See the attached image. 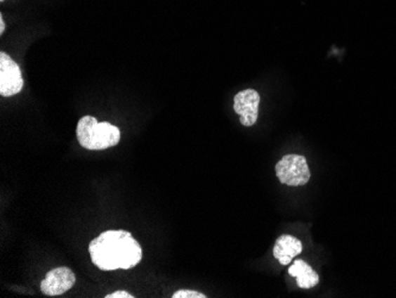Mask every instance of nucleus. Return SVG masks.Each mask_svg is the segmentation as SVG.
Here are the masks:
<instances>
[{
	"instance_id": "nucleus-8",
	"label": "nucleus",
	"mask_w": 396,
	"mask_h": 298,
	"mask_svg": "<svg viewBox=\"0 0 396 298\" xmlns=\"http://www.w3.org/2000/svg\"><path fill=\"white\" fill-rule=\"evenodd\" d=\"M289 275L297 279V285L301 289H311L319 283V276L304 260H296L289 268Z\"/></svg>"
},
{
	"instance_id": "nucleus-5",
	"label": "nucleus",
	"mask_w": 396,
	"mask_h": 298,
	"mask_svg": "<svg viewBox=\"0 0 396 298\" xmlns=\"http://www.w3.org/2000/svg\"><path fill=\"white\" fill-rule=\"evenodd\" d=\"M77 283V277L69 268H53L46 273L41 283V290L46 296H60L70 290Z\"/></svg>"
},
{
	"instance_id": "nucleus-7",
	"label": "nucleus",
	"mask_w": 396,
	"mask_h": 298,
	"mask_svg": "<svg viewBox=\"0 0 396 298\" xmlns=\"http://www.w3.org/2000/svg\"><path fill=\"white\" fill-rule=\"evenodd\" d=\"M303 252L301 241L293 235L284 234L275 242L273 254L282 265H290L292 259Z\"/></svg>"
},
{
	"instance_id": "nucleus-11",
	"label": "nucleus",
	"mask_w": 396,
	"mask_h": 298,
	"mask_svg": "<svg viewBox=\"0 0 396 298\" xmlns=\"http://www.w3.org/2000/svg\"><path fill=\"white\" fill-rule=\"evenodd\" d=\"M5 31V23H4V18H3V15H0V34H4Z\"/></svg>"
},
{
	"instance_id": "nucleus-4",
	"label": "nucleus",
	"mask_w": 396,
	"mask_h": 298,
	"mask_svg": "<svg viewBox=\"0 0 396 298\" xmlns=\"http://www.w3.org/2000/svg\"><path fill=\"white\" fill-rule=\"evenodd\" d=\"M24 79L20 65L6 53H0V94L12 96L23 89Z\"/></svg>"
},
{
	"instance_id": "nucleus-3",
	"label": "nucleus",
	"mask_w": 396,
	"mask_h": 298,
	"mask_svg": "<svg viewBox=\"0 0 396 298\" xmlns=\"http://www.w3.org/2000/svg\"><path fill=\"white\" fill-rule=\"evenodd\" d=\"M275 174L282 184L290 187H301L311 179L309 164L305 156L286 155L275 165Z\"/></svg>"
},
{
	"instance_id": "nucleus-1",
	"label": "nucleus",
	"mask_w": 396,
	"mask_h": 298,
	"mask_svg": "<svg viewBox=\"0 0 396 298\" xmlns=\"http://www.w3.org/2000/svg\"><path fill=\"white\" fill-rule=\"evenodd\" d=\"M93 264L103 271L128 270L139 264L143 250L133 235L126 231H107L89 244Z\"/></svg>"
},
{
	"instance_id": "nucleus-6",
	"label": "nucleus",
	"mask_w": 396,
	"mask_h": 298,
	"mask_svg": "<svg viewBox=\"0 0 396 298\" xmlns=\"http://www.w3.org/2000/svg\"><path fill=\"white\" fill-rule=\"evenodd\" d=\"M260 96L256 89H244L234 98V111L244 127H253L259 115Z\"/></svg>"
},
{
	"instance_id": "nucleus-12",
	"label": "nucleus",
	"mask_w": 396,
	"mask_h": 298,
	"mask_svg": "<svg viewBox=\"0 0 396 298\" xmlns=\"http://www.w3.org/2000/svg\"><path fill=\"white\" fill-rule=\"evenodd\" d=\"M0 1H4V0H0Z\"/></svg>"
},
{
	"instance_id": "nucleus-9",
	"label": "nucleus",
	"mask_w": 396,
	"mask_h": 298,
	"mask_svg": "<svg viewBox=\"0 0 396 298\" xmlns=\"http://www.w3.org/2000/svg\"><path fill=\"white\" fill-rule=\"evenodd\" d=\"M172 298H206V296L197 291L179 290L172 294Z\"/></svg>"
},
{
	"instance_id": "nucleus-10",
	"label": "nucleus",
	"mask_w": 396,
	"mask_h": 298,
	"mask_svg": "<svg viewBox=\"0 0 396 298\" xmlns=\"http://www.w3.org/2000/svg\"><path fill=\"white\" fill-rule=\"evenodd\" d=\"M106 298H134L133 294L127 292V291L119 290L115 291L113 294H107Z\"/></svg>"
},
{
	"instance_id": "nucleus-2",
	"label": "nucleus",
	"mask_w": 396,
	"mask_h": 298,
	"mask_svg": "<svg viewBox=\"0 0 396 298\" xmlns=\"http://www.w3.org/2000/svg\"><path fill=\"white\" fill-rule=\"evenodd\" d=\"M77 141L84 149L106 150L120 142L121 134L110 122H99L92 115H86L77 124Z\"/></svg>"
}]
</instances>
